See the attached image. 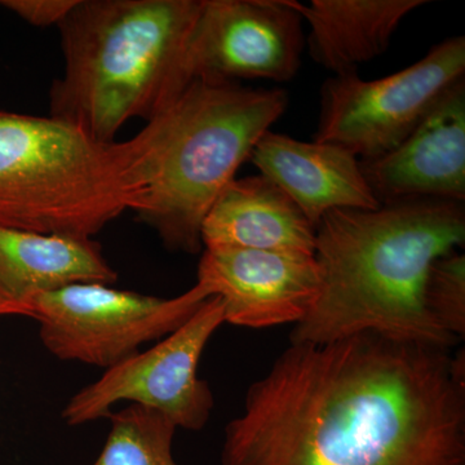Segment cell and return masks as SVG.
Here are the masks:
<instances>
[{
    "label": "cell",
    "mask_w": 465,
    "mask_h": 465,
    "mask_svg": "<svg viewBox=\"0 0 465 465\" xmlns=\"http://www.w3.org/2000/svg\"><path fill=\"white\" fill-rule=\"evenodd\" d=\"M464 351L291 342L226 425L223 465H465Z\"/></svg>",
    "instance_id": "1"
},
{
    "label": "cell",
    "mask_w": 465,
    "mask_h": 465,
    "mask_svg": "<svg viewBox=\"0 0 465 465\" xmlns=\"http://www.w3.org/2000/svg\"><path fill=\"white\" fill-rule=\"evenodd\" d=\"M464 242L460 202L407 200L375 210L330 211L316 225L320 290L291 342L322 344L375 333L452 348L457 339L428 312L425 284L434 262Z\"/></svg>",
    "instance_id": "2"
},
{
    "label": "cell",
    "mask_w": 465,
    "mask_h": 465,
    "mask_svg": "<svg viewBox=\"0 0 465 465\" xmlns=\"http://www.w3.org/2000/svg\"><path fill=\"white\" fill-rule=\"evenodd\" d=\"M203 0H76L58 25L64 73L50 116L96 142L131 119L150 122L189 84L186 48Z\"/></svg>",
    "instance_id": "3"
},
{
    "label": "cell",
    "mask_w": 465,
    "mask_h": 465,
    "mask_svg": "<svg viewBox=\"0 0 465 465\" xmlns=\"http://www.w3.org/2000/svg\"><path fill=\"white\" fill-rule=\"evenodd\" d=\"M287 105L280 88L193 81L139 133L145 189L134 213L168 249L200 252L211 207Z\"/></svg>",
    "instance_id": "4"
},
{
    "label": "cell",
    "mask_w": 465,
    "mask_h": 465,
    "mask_svg": "<svg viewBox=\"0 0 465 465\" xmlns=\"http://www.w3.org/2000/svg\"><path fill=\"white\" fill-rule=\"evenodd\" d=\"M140 134L104 143L74 125L0 110V226L90 238L142 204Z\"/></svg>",
    "instance_id": "5"
},
{
    "label": "cell",
    "mask_w": 465,
    "mask_h": 465,
    "mask_svg": "<svg viewBox=\"0 0 465 465\" xmlns=\"http://www.w3.org/2000/svg\"><path fill=\"white\" fill-rule=\"evenodd\" d=\"M208 298L197 283L170 299L73 283L17 302L7 316L36 321L43 345L58 360L108 370L179 329Z\"/></svg>",
    "instance_id": "6"
},
{
    "label": "cell",
    "mask_w": 465,
    "mask_h": 465,
    "mask_svg": "<svg viewBox=\"0 0 465 465\" xmlns=\"http://www.w3.org/2000/svg\"><path fill=\"white\" fill-rule=\"evenodd\" d=\"M464 73L465 38L452 36L396 74L375 81L357 72L333 75L321 88L314 142L341 146L361 161L381 157L418 127Z\"/></svg>",
    "instance_id": "7"
},
{
    "label": "cell",
    "mask_w": 465,
    "mask_h": 465,
    "mask_svg": "<svg viewBox=\"0 0 465 465\" xmlns=\"http://www.w3.org/2000/svg\"><path fill=\"white\" fill-rule=\"evenodd\" d=\"M223 323L224 302L217 296L208 298L154 347L110 367L79 391L64 409V421L73 427L92 423L112 414L118 403L130 402L161 412L176 428L201 430L210 420L213 396L198 376V365Z\"/></svg>",
    "instance_id": "8"
},
{
    "label": "cell",
    "mask_w": 465,
    "mask_h": 465,
    "mask_svg": "<svg viewBox=\"0 0 465 465\" xmlns=\"http://www.w3.org/2000/svg\"><path fill=\"white\" fill-rule=\"evenodd\" d=\"M302 23L293 0H203L183 60L186 81H291L302 65Z\"/></svg>",
    "instance_id": "9"
},
{
    "label": "cell",
    "mask_w": 465,
    "mask_h": 465,
    "mask_svg": "<svg viewBox=\"0 0 465 465\" xmlns=\"http://www.w3.org/2000/svg\"><path fill=\"white\" fill-rule=\"evenodd\" d=\"M197 284L223 300L225 322L265 329L307 317L320 272L311 255L216 247L202 253Z\"/></svg>",
    "instance_id": "10"
},
{
    "label": "cell",
    "mask_w": 465,
    "mask_h": 465,
    "mask_svg": "<svg viewBox=\"0 0 465 465\" xmlns=\"http://www.w3.org/2000/svg\"><path fill=\"white\" fill-rule=\"evenodd\" d=\"M381 204L465 201V79L457 82L396 149L361 161Z\"/></svg>",
    "instance_id": "11"
},
{
    "label": "cell",
    "mask_w": 465,
    "mask_h": 465,
    "mask_svg": "<svg viewBox=\"0 0 465 465\" xmlns=\"http://www.w3.org/2000/svg\"><path fill=\"white\" fill-rule=\"evenodd\" d=\"M250 161L314 225L332 210L381 206L363 176L360 159L341 146L300 142L268 131L256 143Z\"/></svg>",
    "instance_id": "12"
},
{
    "label": "cell",
    "mask_w": 465,
    "mask_h": 465,
    "mask_svg": "<svg viewBox=\"0 0 465 465\" xmlns=\"http://www.w3.org/2000/svg\"><path fill=\"white\" fill-rule=\"evenodd\" d=\"M204 249L232 247L314 255L316 225L262 174L234 179L202 225Z\"/></svg>",
    "instance_id": "13"
},
{
    "label": "cell",
    "mask_w": 465,
    "mask_h": 465,
    "mask_svg": "<svg viewBox=\"0 0 465 465\" xmlns=\"http://www.w3.org/2000/svg\"><path fill=\"white\" fill-rule=\"evenodd\" d=\"M118 274L90 238L0 226V316L23 300L73 283L114 284Z\"/></svg>",
    "instance_id": "14"
},
{
    "label": "cell",
    "mask_w": 465,
    "mask_h": 465,
    "mask_svg": "<svg viewBox=\"0 0 465 465\" xmlns=\"http://www.w3.org/2000/svg\"><path fill=\"white\" fill-rule=\"evenodd\" d=\"M427 0H312L298 2L307 21L312 60L333 75L357 72L390 48L391 39L412 11Z\"/></svg>",
    "instance_id": "15"
},
{
    "label": "cell",
    "mask_w": 465,
    "mask_h": 465,
    "mask_svg": "<svg viewBox=\"0 0 465 465\" xmlns=\"http://www.w3.org/2000/svg\"><path fill=\"white\" fill-rule=\"evenodd\" d=\"M108 418V439L92 465H177L173 454L177 428L167 416L130 405Z\"/></svg>",
    "instance_id": "16"
},
{
    "label": "cell",
    "mask_w": 465,
    "mask_h": 465,
    "mask_svg": "<svg viewBox=\"0 0 465 465\" xmlns=\"http://www.w3.org/2000/svg\"><path fill=\"white\" fill-rule=\"evenodd\" d=\"M425 305L457 341L465 336V255L454 251L434 262L425 284Z\"/></svg>",
    "instance_id": "17"
},
{
    "label": "cell",
    "mask_w": 465,
    "mask_h": 465,
    "mask_svg": "<svg viewBox=\"0 0 465 465\" xmlns=\"http://www.w3.org/2000/svg\"><path fill=\"white\" fill-rule=\"evenodd\" d=\"M75 5L76 0H0V7L36 27L60 25Z\"/></svg>",
    "instance_id": "18"
}]
</instances>
